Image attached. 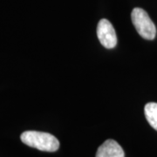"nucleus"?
<instances>
[{
    "label": "nucleus",
    "mask_w": 157,
    "mask_h": 157,
    "mask_svg": "<svg viewBox=\"0 0 157 157\" xmlns=\"http://www.w3.org/2000/svg\"><path fill=\"white\" fill-rule=\"evenodd\" d=\"M144 113L147 122L157 131V103L149 102L144 107Z\"/></svg>",
    "instance_id": "39448f33"
},
{
    "label": "nucleus",
    "mask_w": 157,
    "mask_h": 157,
    "mask_svg": "<svg viewBox=\"0 0 157 157\" xmlns=\"http://www.w3.org/2000/svg\"><path fill=\"white\" fill-rule=\"evenodd\" d=\"M20 139L25 145L37 148L40 151L55 152L59 147V140L49 133L25 131L20 135Z\"/></svg>",
    "instance_id": "f257e3e1"
},
{
    "label": "nucleus",
    "mask_w": 157,
    "mask_h": 157,
    "mask_svg": "<svg viewBox=\"0 0 157 157\" xmlns=\"http://www.w3.org/2000/svg\"><path fill=\"white\" fill-rule=\"evenodd\" d=\"M96 157H125V153L117 141L107 140L99 147Z\"/></svg>",
    "instance_id": "20e7f679"
},
{
    "label": "nucleus",
    "mask_w": 157,
    "mask_h": 157,
    "mask_svg": "<svg viewBox=\"0 0 157 157\" xmlns=\"http://www.w3.org/2000/svg\"><path fill=\"white\" fill-rule=\"evenodd\" d=\"M133 25L140 37L153 40L156 35V27L148 14L141 8H135L131 13Z\"/></svg>",
    "instance_id": "f03ea898"
},
{
    "label": "nucleus",
    "mask_w": 157,
    "mask_h": 157,
    "mask_svg": "<svg viewBox=\"0 0 157 157\" xmlns=\"http://www.w3.org/2000/svg\"><path fill=\"white\" fill-rule=\"evenodd\" d=\"M97 36L101 45L107 49H113L117 45L115 30L110 21L106 18H102L98 23Z\"/></svg>",
    "instance_id": "7ed1b4c3"
}]
</instances>
